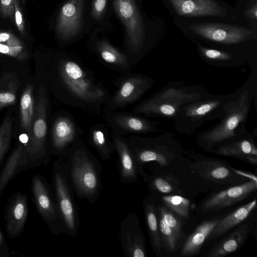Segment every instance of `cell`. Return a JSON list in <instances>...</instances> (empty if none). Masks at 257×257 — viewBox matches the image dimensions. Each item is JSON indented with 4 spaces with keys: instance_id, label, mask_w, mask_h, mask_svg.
I'll return each instance as SVG.
<instances>
[{
    "instance_id": "8fae6325",
    "label": "cell",
    "mask_w": 257,
    "mask_h": 257,
    "mask_svg": "<svg viewBox=\"0 0 257 257\" xmlns=\"http://www.w3.org/2000/svg\"><path fill=\"white\" fill-rule=\"evenodd\" d=\"M183 153L193 160L189 166L192 172L208 182L220 185H236L250 179H256L255 176L234 169L223 160L187 149H183Z\"/></svg>"
},
{
    "instance_id": "8992f818",
    "label": "cell",
    "mask_w": 257,
    "mask_h": 257,
    "mask_svg": "<svg viewBox=\"0 0 257 257\" xmlns=\"http://www.w3.org/2000/svg\"><path fill=\"white\" fill-rule=\"evenodd\" d=\"M239 89L227 94L209 93L203 98L184 105L173 119L179 133L192 135L206 122L220 120L227 104L238 94Z\"/></svg>"
},
{
    "instance_id": "f6af8a7d",
    "label": "cell",
    "mask_w": 257,
    "mask_h": 257,
    "mask_svg": "<svg viewBox=\"0 0 257 257\" xmlns=\"http://www.w3.org/2000/svg\"><path fill=\"white\" fill-rule=\"evenodd\" d=\"M22 1H23L24 0H22Z\"/></svg>"
},
{
    "instance_id": "83f0119b",
    "label": "cell",
    "mask_w": 257,
    "mask_h": 257,
    "mask_svg": "<svg viewBox=\"0 0 257 257\" xmlns=\"http://www.w3.org/2000/svg\"><path fill=\"white\" fill-rule=\"evenodd\" d=\"M95 50L102 61L107 66L124 73L130 71L133 66L128 56L104 40L99 41Z\"/></svg>"
},
{
    "instance_id": "ffe728a7",
    "label": "cell",
    "mask_w": 257,
    "mask_h": 257,
    "mask_svg": "<svg viewBox=\"0 0 257 257\" xmlns=\"http://www.w3.org/2000/svg\"><path fill=\"white\" fill-rule=\"evenodd\" d=\"M209 94L205 87L200 85L183 81H173L168 83L152 96L184 106L199 100Z\"/></svg>"
},
{
    "instance_id": "d6a6232c",
    "label": "cell",
    "mask_w": 257,
    "mask_h": 257,
    "mask_svg": "<svg viewBox=\"0 0 257 257\" xmlns=\"http://www.w3.org/2000/svg\"><path fill=\"white\" fill-rule=\"evenodd\" d=\"M20 85L17 71H10L0 77V110L15 103Z\"/></svg>"
},
{
    "instance_id": "52a82bcc",
    "label": "cell",
    "mask_w": 257,
    "mask_h": 257,
    "mask_svg": "<svg viewBox=\"0 0 257 257\" xmlns=\"http://www.w3.org/2000/svg\"><path fill=\"white\" fill-rule=\"evenodd\" d=\"M178 22L223 21L237 23L234 7L223 0H162Z\"/></svg>"
},
{
    "instance_id": "f546056e",
    "label": "cell",
    "mask_w": 257,
    "mask_h": 257,
    "mask_svg": "<svg viewBox=\"0 0 257 257\" xmlns=\"http://www.w3.org/2000/svg\"><path fill=\"white\" fill-rule=\"evenodd\" d=\"M220 217H215L199 224L186 239L181 251V255L192 256L198 253Z\"/></svg>"
},
{
    "instance_id": "e575fe53",
    "label": "cell",
    "mask_w": 257,
    "mask_h": 257,
    "mask_svg": "<svg viewBox=\"0 0 257 257\" xmlns=\"http://www.w3.org/2000/svg\"><path fill=\"white\" fill-rule=\"evenodd\" d=\"M34 103L33 87L28 84L23 92L20 102L21 126L28 134L30 131L34 117Z\"/></svg>"
},
{
    "instance_id": "3957f363",
    "label": "cell",
    "mask_w": 257,
    "mask_h": 257,
    "mask_svg": "<svg viewBox=\"0 0 257 257\" xmlns=\"http://www.w3.org/2000/svg\"><path fill=\"white\" fill-rule=\"evenodd\" d=\"M256 80L257 70H251L238 94L227 104L219 122L197 135L195 142L204 151L212 153L215 146L246 130L252 101L256 96Z\"/></svg>"
},
{
    "instance_id": "7c38bea8",
    "label": "cell",
    "mask_w": 257,
    "mask_h": 257,
    "mask_svg": "<svg viewBox=\"0 0 257 257\" xmlns=\"http://www.w3.org/2000/svg\"><path fill=\"white\" fill-rule=\"evenodd\" d=\"M32 192L36 208L50 231L56 235L66 233L53 192L40 174H37L33 177Z\"/></svg>"
},
{
    "instance_id": "4dcf8cb0",
    "label": "cell",
    "mask_w": 257,
    "mask_h": 257,
    "mask_svg": "<svg viewBox=\"0 0 257 257\" xmlns=\"http://www.w3.org/2000/svg\"><path fill=\"white\" fill-rule=\"evenodd\" d=\"M143 207L146 226L152 247L156 254L159 253L163 244L159 231L157 207L151 196L144 200Z\"/></svg>"
},
{
    "instance_id": "836d02e7",
    "label": "cell",
    "mask_w": 257,
    "mask_h": 257,
    "mask_svg": "<svg viewBox=\"0 0 257 257\" xmlns=\"http://www.w3.org/2000/svg\"><path fill=\"white\" fill-rule=\"evenodd\" d=\"M234 8L238 24L257 28V0H237Z\"/></svg>"
},
{
    "instance_id": "7402d4cb",
    "label": "cell",
    "mask_w": 257,
    "mask_h": 257,
    "mask_svg": "<svg viewBox=\"0 0 257 257\" xmlns=\"http://www.w3.org/2000/svg\"><path fill=\"white\" fill-rule=\"evenodd\" d=\"M198 56L205 63L224 68L238 67L248 65L251 70H257V62L239 53L195 43Z\"/></svg>"
},
{
    "instance_id": "484cf974",
    "label": "cell",
    "mask_w": 257,
    "mask_h": 257,
    "mask_svg": "<svg viewBox=\"0 0 257 257\" xmlns=\"http://www.w3.org/2000/svg\"><path fill=\"white\" fill-rule=\"evenodd\" d=\"M25 144H19L0 171V196L8 183L22 171L28 170Z\"/></svg>"
},
{
    "instance_id": "e0dca14e",
    "label": "cell",
    "mask_w": 257,
    "mask_h": 257,
    "mask_svg": "<svg viewBox=\"0 0 257 257\" xmlns=\"http://www.w3.org/2000/svg\"><path fill=\"white\" fill-rule=\"evenodd\" d=\"M213 153L231 157L253 165L257 163V147L253 136L246 129L237 136L215 146Z\"/></svg>"
},
{
    "instance_id": "ee69618b",
    "label": "cell",
    "mask_w": 257,
    "mask_h": 257,
    "mask_svg": "<svg viewBox=\"0 0 257 257\" xmlns=\"http://www.w3.org/2000/svg\"><path fill=\"white\" fill-rule=\"evenodd\" d=\"M12 254L8 244L0 229V257H10Z\"/></svg>"
},
{
    "instance_id": "8d00e7d4",
    "label": "cell",
    "mask_w": 257,
    "mask_h": 257,
    "mask_svg": "<svg viewBox=\"0 0 257 257\" xmlns=\"http://www.w3.org/2000/svg\"><path fill=\"white\" fill-rule=\"evenodd\" d=\"M148 182L149 188L159 193L169 194L175 192L178 190L177 185L169 177H151L147 174L143 178Z\"/></svg>"
},
{
    "instance_id": "ab89813d",
    "label": "cell",
    "mask_w": 257,
    "mask_h": 257,
    "mask_svg": "<svg viewBox=\"0 0 257 257\" xmlns=\"http://www.w3.org/2000/svg\"><path fill=\"white\" fill-rule=\"evenodd\" d=\"M107 0H93L92 6V17L95 20H100L103 16Z\"/></svg>"
},
{
    "instance_id": "2e32d148",
    "label": "cell",
    "mask_w": 257,
    "mask_h": 257,
    "mask_svg": "<svg viewBox=\"0 0 257 257\" xmlns=\"http://www.w3.org/2000/svg\"><path fill=\"white\" fill-rule=\"evenodd\" d=\"M119 238L125 257H146L145 238L135 212H131L120 224Z\"/></svg>"
},
{
    "instance_id": "4fadbf2b",
    "label": "cell",
    "mask_w": 257,
    "mask_h": 257,
    "mask_svg": "<svg viewBox=\"0 0 257 257\" xmlns=\"http://www.w3.org/2000/svg\"><path fill=\"white\" fill-rule=\"evenodd\" d=\"M154 81L152 78L142 74H132L117 79L116 92L111 95L105 108L116 110L139 100L150 89Z\"/></svg>"
},
{
    "instance_id": "ba28073f",
    "label": "cell",
    "mask_w": 257,
    "mask_h": 257,
    "mask_svg": "<svg viewBox=\"0 0 257 257\" xmlns=\"http://www.w3.org/2000/svg\"><path fill=\"white\" fill-rule=\"evenodd\" d=\"M115 11L125 28L127 46L136 65L160 41L149 36L148 28L134 0H113Z\"/></svg>"
},
{
    "instance_id": "f35d334b",
    "label": "cell",
    "mask_w": 257,
    "mask_h": 257,
    "mask_svg": "<svg viewBox=\"0 0 257 257\" xmlns=\"http://www.w3.org/2000/svg\"><path fill=\"white\" fill-rule=\"evenodd\" d=\"M0 53L9 55L19 60L25 58L23 46L11 47L0 43Z\"/></svg>"
},
{
    "instance_id": "9a60e30c",
    "label": "cell",
    "mask_w": 257,
    "mask_h": 257,
    "mask_svg": "<svg viewBox=\"0 0 257 257\" xmlns=\"http://www.w3.org/2000/svg\"><path fill=\"white\" fill-rule=\"evenodd\" d=\"M82 132L74 118L67 111L55 119L51 131L50 155L65 159L73 144Z\"/></svg>"
},
{
    "instance_id": "4316f807",
    "label": "cell",
    "mask_w": 257,
    "mask_h": 257,
    "mask_svg": "<svg viewBox=\"0 0 257 257\" xmlns=\"http://www.w3.org/2000/svg\"><path fill=\"white\" fill-rule=\"evenodd\" d=\"M256 206V200L254 199L224 217H220L206 240L210 241L218 238L239 224L249 216Z\"/></svg>"
},
{
    "instance_id": "5bb4252c",
    "label": "cell",
    "mask_w": 257,
    "mask_h": 257,
    "mask_svg": "<svg viewBox=\"0 0 257 257\" xmlns=\"http://www.w3.org/2000/svg\"><path fill=\"white\" fill-rule=\"evenodd\" d=\"M106 124L121 135L148 134L162 132L158 121L134 113L116 112L104 107L102 110Z\"/></svg>"
},
{
    "instance_id": "30bf717a",
    "label": "cell",
    "mask_w": 257,
    "mask_h": 257,
    "mask_svg": "<svg viewBox=\"0 0 257 257\" xmlns=\"http://www.w3.org/2000/svg\"><path fill=\"white\" fill-rule=\"evenodd\" d=\"M64 159L59 158L53 163V192L60 215L66 229V234L75 237L79 228V213L73 191L69 181Z\"/></svg>"
},
{
    "instance_id": "d4e9b609",
    "label": "cell",
    "mask_w": 257,
    "mask_h": 257,
    "mask_svg": "<svg viewBox=\"0 0 257 257\" xmlns=\"http://www.w3.org/2000/svg\"><path fill=\"white\" fill-rule=\"evenodd\" d=\"M183 106L151 96L134 107L132 112L146 117H163L173 119Z\"/></svg>"
},
{
    "instance_id": "d6986e66",
    "label": "cell",
    "mask_w": 257,
    "mask_h": 257,
    "mask_svg": "<svg viewBox=\"0 0 257 257\" xmlns=\"http://www.w3.org/2000/svg\"><path fill=\"white\" fill-rule=\"evenodd\" d=\"M256 179H250L208 197L203 203L202 209L205 212L215 211L232 205L256 191Z\"/></svg>"
},
{
    "instance_id": "7bdbcfd3",
    "label": "cell",
    "mask_w": 257,
    "mask_h": 257,
    "mask_svg": "<svg viewBox=\"0 0 257 257\" xmlns=\"http://www.w3.org/2000/svg\"><path fill=\"white\" fill-rule=\"evenodd\" d=\"M0 43L11 47L22 46L21 42L15 35L8 32L0 33Z\"/></svg>"
},
{
    "instance_id": "60d3db41",
    "label": "cell",
    "mask_w": 257,
    "mask_h": 257,
    "mask_svg": "<svg viewBox=\"0 0 257 257\" xmlns=\"http://www.w3.org/2000/svg\"><path fill=\"white\" fill-rule=\"evenodd\" d=\"M15 8V19L16 26L20 32L25 35V21L23 17L21 7L18 0H14Z\"/></svg>"
},
{
    "instance_id": "277c9868",
    "label": "cell",
    "mask_w": 257,
    "mask_h": 257,
    "mask_svg": "<svg viewBox=\"0 0 257 257\" xmlns=\"http://www.w3.org/2000/svg\"><path fill=\"white\" fill-rule=\"evenodd\" d=\"M65 159L73 191L79 198L93 204L99 198L102 187L100 163L81 138L73 144Z\"/></svg>"
},
{
    "instance_id": "5b68a950",
    "label": "cell",
    "mask_w": 257,
    "mask_h": 257,
    "mask_svg": "<svg viewBox=\"0 0 257 257\" xmlns=\"http://www.w3.org/2000/svg\"><path fill=\"white\" fill-rule=\"evenodd\" d=\"M126 137L139 176L142 178L147 175L144 169L147 163L156 162L161 167L166 166L183 154V149L170 132L153 138L138 135H127Z\"/></svg>"
},
{
    "instance_id": "b9f144b4",
    "label": "cell",
    "mask_w": 257,
    "mask_h": 257,
    "mask_svg": "<svg viewBox=\"0 0 257 257\" xmlns=\"http://www.w3.org/2000/svg\"><path fill=\"white\" fill-rule=\"evenodd\" d=\"M0 13L5 17H15L14 0H0Z\"/></svg>"
},
{
    "instance_id": "74e56055",
    "label": "cell",
    "mask_w": 257,
    "mask_h": 257,
    "mask_svg": "<svg viewBox=\"0 0 257 257\" xmlns=\"http://www.w3.org/2000/svg\"><path fill=\"white\" fill-rule=\"evenodd\" d=\"M12 132V122L7 116L0 126V166L9 149Z\"/></svg>"
},
{
    "instance_id": "cb8c5ba5",
    "label": "cell",
    "mask_w": 257,
    "mask_h": 257,
    "mask_svg": "<svg viewBox=\"0 0 257 257\" xmlns=\"http://www.w3.org/2000/svg\"><path fill=\"white\" fill-rule=\"evenodd\" d=\"M158 225L163 244L167 250L174 252L177 249L183 230L179 219L166 206L157 207Z\"/></svg>"
},
{
    "instance_id": "44dd1931",
    "label": "cell",
    "mask_w": 257,
    "mask_h": 257,
    "mask_svg": "<svg viewBox=\"0 0 257 257\" xmlns=\"http://www.w3.org/2000/svg\"><path fill=\"white\" fill-rule=\"evenodd\" d=\"M29 212L26 195L17 192L11 195L6 207V232L11 239L18 237L24 230Z\"/></svg>"
},
{
    "instance_id": "9c48e42d",
    "label": "cell",
    "mask_w": 257,
    "mask_h": 257,
    "mask_svg": "<svg viewBox=\"0 0 257 257\" xmlns=\"http://www.w3.org/2000/svg\"><path fill=\"white\" fill-rule=\"evenodd\" d=\"M47 94L45 87L42 85L39 90L34 117L25 144L28 169L42 164L46 166L50 161V155L46 146L48 105Z\"/></svg>"
},
{
    "instance_id": "d590c367",
    "label": "cell",
    "mask_w": 257,
    "mask_h": 257,
    "mask_svg": "<svg viewBox=\"0 0 257 257\" xmlns=\"http://www.w3.org/2000/svg\"><path fill=\"white\" fill-rule=\"evenodd\" d=\"M165 206L180 217H188L190 209V201L178 195H165L162 197Z\"/></svg>"
},
{
    "instance_id": "7a4b0ae2",
    "label": "cell",
    "mask_w": 257,
    "mask_h": 257,
    "mask_svg": "<svg viewBox=\"0 0 257 257\" xmlns=\"http://www.w3.org/2000/svg\"><path fill=\"white\" fill-rule=\"evenodd\" d=\"M174 24L194 44L239 53L257 62V28L223 21Z\"/></svg>"
},
{
    "instance_id": "f1b7e54d",
    "label": "cell",
    "mask_w": 257,
    "mask_h": 257,
    "mask_svg": "<svg viewBox=\"0 0 257 257\" xmlns=\"http://www.w3.org/2000/svg\"><path fill=\"white\" fill-rule=\"evenodd\" d=\"M248 225L243 223L222 239L209 251L208 257H222L240 248L248 237Z\"/></svg>"
},
{
    "instance_id": "603a6c76",
    "label": "cell",
    "mask_w": 257,
    "mask_h": 257,
    "mask_svg": "<svg viewBox=\"0 0 257 257\" xmlns=\"http://www.w3.org/2000/svg\"><path fill=\"white\" fill-rule=\"evenodd\" d=\"M110 136L118 158L120 181L124 184L138 182L140 176L139 171L126 136L113 131L111 132Z\"/></svg>"
},
{
    "instance_id": "1f68e13d",
    "label": "cell",
    "mask_w": 257,
    "mask_h": 257,
    "mask_svg": "<svg viewBox=\"0 0 257 257\" xmlns=\"http://www.w3.org/2000/svg\"><path fill=\"white\" fill-rule=\"evenodd\" d=\"M88 139L89 144L104 161L108 160L115 151L113 142L109 138L107 131L102 123H96L90 127Z\"/></svg>"
},
{
    "instance_id": "ac0fdd59",
    "label": "cell",
    "mask_w": 257,
    "mask_h": 257,
    "mask_svg": "<svg viewBox=\"0 0 257 257\" xmlns=\"http://www.w3.org/2000/svg\"><path fill=\"white\" fill-rule=\"evenodd\" d=\"M84 2V0H68L61 7L56 25V31L60 39L69 40L80 32Z\"/></svg>"
},
{
    "instance_id": "6da1fadb",
    "label": "cell",
    "mask_w": 257,
    "mask_h": 257,
    "mask_svg": "<svg viewBox=\"0 0 257 257\" xmlns=\"http://www.w3.org/2000/svg\"><path fill=\"white\" fill-rule=\"evenodd\" d=\"M56 90L65 104L100 113L111 95L76 59L65 55L54 64Z\"/></svg>"
}]
</instances>
